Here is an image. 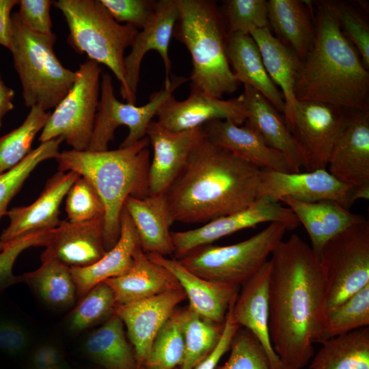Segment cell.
<instances>
[{
	"instance_id": "obj_18",
	"label": "cell",
	"mask_w": 369,
	"mask_h": 369,
	"mask_svg": "<svg viewBox=\"0 0 369 369\" xmlns=\"http://www.w3.org/2000/svg\"><path fill=\"white\" fill-rule=\"evenodd\" d=\"M187 299L182 288L136 301L116 305L114 313L126 327L137 362L143 365L158 331L176 306Z\"/></svg>"
},
{
	"instance_id": "obj_2",
	"label": "cell",
	"mask_w": 369,
	"mask_h": 369,
	"mask_svg": "<svg viewBox=\"0 0 369 369\" xmlns=\"http://www.w3.org/2000/svg\"><path fill=\"white\" fill-rule=\"evenodd\" d=\"M262 169L205 137L165 193L172 221L205 224L258 199Z\"/></svg>"
},
{
	"instance_id": "obj_27",
	"label": "cell",
	"mask_w": 369,
	"mask_h": 369,
	"mask_svg": "<svg viewBox=\"0 0 369 369\" xmlns=\"http://www.w3.org/2000/svg\"><path fill=\"white\" fill-rule=\"evenodd\" d=\"M295 215L307 231L311 248L318 258L325 245L333 237L366 219L353 213L338 202L323 200L314 202L299 201L289 196L279 200Z\"/></svg>"
},
{
	"instance_id": "obj_7",
	"label": "cell",
	"mask_w": 369,
	"mask_h": 369,
	"mask_svg": "<svg viewBox=\"0 0 369 369\" xmlns=\"http://www.w3.org/2000/svg\"><path fill=\"white\" fill-rule=\"evenodd\" d=\"M12 38L10 51L19 77L24 103L47 111L55 108L72 87L76 71L64 67L53 46L56 36L43 35L28 29L18 12L12 15Z\"/></svg>"
},
{
	"instance_id": "obj_21",
	"label": "cell",
	"mask_w": 369,
	"mask_h": 369,
	"mask_svg": "<svg viewBox=\"0 0 369 369\" xmlns=\"http://www.w3.org/2000/svg\"><path fill=\"white\" fill-rule=\"evenodd\" d=\"M103 228L104 217L83 222L61 221L51 231L41 258L54 259L70 268L91 265L107 252Z\"/></svg>"
},
{
	"instance_id": "obj_33",
	"label": "cell",
	"mask_w": 369,
	"mask_h": 369,
	"mask_svg": "<svg viewBox=\"0 0 369 369\" xmlns=\"http://www.w3.org/2000/svg\"><path fill=\"white\" fill-rule=\"evenodd\" d=\"M124 323L115 314L85 340V355L103 369H138L133 348L125 336Z\"/></svg>"
},
{
	"instance_id": "obj_35",
	"label": "cell",
	"mask_w": 369,
	"mask_h": 369,
	"mask_svg": "<svg viewBox=\"0 0 369 369\" xmlns=\"http://www.w3.org/2000/svg\"><path fill=\"white\" fill-rule=\"evenodd\" d=\"M41 260L38 269L21 275L23 282L49 305L60 309L70 307L77 295L70 268L54 259Z\"/></svg>"
},
{
	"instance_id": "obj_52",
	"label": "cell",
	"mask_w": 369,
	"mask_h": 369,
	"mask_svg": "<svg viewBox=\"0 0 369 369\" xmlns=\"http://www.w3.org/2000/svg\"><path fill=\"white\" fill-rule=\"evenodd\" d=\"M18 0H0V45L10 49L12 38L11 12Z\"/></svg>"
},
{
	"instance_id": "obj_9",
	"label": "cell",
	"mask_w": 369,
	"mask_h": 369,
	"mask_svg": "<svg viewBox=\"0 0 369 369\" xmlns=\"http://www.w3.org/2000/svg\"><path fill=\"white\" fill-rule=\"evenodd\" d=\"M318 261L326 292V314L369 284V222L355 224L329 240Z\"/></svg>"
},
{
	"instance_id": "obj_17",
	"label": "cell",
	"mask_w": 369,
	"mask_h": 369,
	"mask_svg": "<svg viewBox=\"0 0 369 369\" xmlns=\"http://www.w3.org/2000/svg\"><path fill=\"white\" fill-rule=\"evenodd\" d=\"M329 172L353 187L369 186V112L348 111L331 152Z\"/></svg>"
},
{
	"instance_id": "obj_31",
	"label": "cell",
	"mask_w": 369,
	"mask_h": 369,
	"mask_svg": "<svg viewBox=\"0 0 369 369\" xmlns=\"http://www.w3.org/2000/svg\"><path fill=\"white\" fill-rule=\"evenodd\" d=\"M227 56L237 81L262 94L281 113L285 102L283 94L269 77L259 48L250 34L228 35Z\"/></svg>"
},
{
	"instance_id": "obj_36",
	"label": "cell",
	"mask_w": 369,
	"mask_h": 369,
	"mask_svg": "<svg viewBox=\"0 0 369 369\" xmlns=\"http://www.w3.org/2000/svg\"><path fill=\"white\" fill-rule=\"evenodd\" d=\"M183 309H176L156 333L143 364L145 369H176L183 360Z\"/></svg>"
},
{
	"instance_id": "obj_34",
	"label": "cell",
	"mask_w": 369,
	"mask_h": 369,
	"mask_svg": "<svg viewBox=\"0 0 369 369\" xmlns=\"http://www.w3.org/2000/svg\"><path fill=\"white\" fill-rule=\"evenodd\" d=\"M309 369H369V327L323 341Z\"/></svg>"
},
{
	"instance_id": "obj_47",
	"label": "cell",
	"mask_w": 369,
	"mask_h": 369,
	"mask_svg": "<svg viewBox=\"0 0 369 369\" xmlns=\"http://www.w3.org/2000/svg\"><path fill=\"white\" fill-rule=\"evenodd\" d=\"M113 19L143 28L154 13V0H100Z\"/></svg>"
},
{
	"instance_id": "obj_51",
	"label": "cell",
	"mask_w": 369,
	"mask_h": 369,
	"mask_svg": "<svg viewBox=\"0 0 369 369\" xmlns=\"http://www.w3.org/2000/svg\"><path fill=\"white\" fill-rule=\"evenodd\" d=\"M66 361L62 351L53 344H44L33 351L29 359V366L41 368Z\"/></svg>"
},
{
	"instance_id": "obj_53",
	"label": "cell",
	"mask_w": 369,
	"mask_h": 369,
	"mask_svg": "<svg viewBox=\"0 0 369 369\" xmlns=\"http://www.w3.org/2000/svg\"><path fill=\"white\" fill-rule=\"evenodd\" d=\"M14 91L8 87L0 74V127L5 115L14 109Z\"/></svg>"
},
{
	"instance_id": "obj_39",
	"label": "cell",
	"mask_w": 369,
	"mask_h": 369,
	"mask_svg": "<svg viewBox=\"0 0 369 369\" xmlns=\"http://www.w3.org/2000/svg\"><path fill=\"white\" fill-rule=\"evenodd\" d=\"M369 325V284L326 314L318 343Z\"/></svg>"
},
{
	"instance_id": "obj_44",
	"label": "cell",
	"mask_w": 369,
	"mask_h": 369,
	"mask_svg": "<svg viewBox=\"0 0 369 369\" xmlns=\"http://www.w3.org/2000/svg\"><path fill=\"white\" fill-rule=\"evenodd\" d=\"M67 220L83 222L104 217L102 202L92 184L79 176L66 194Z\"/></svg>"
},
{
	"instance_id": "obj_10",
	"label": "cell",
	"mask_w": 369,
	"mask_h": 369,
	"mask_svg": "<svg viewBox=\"0 0 369 369\" xmlns=\"http://www.w3.org/2000/svg\"><path fill=\"white\" fill-rule=\"evenodd\" d=\"M76 73L72 87L51 113L38 140L44 143L61 137L72 150L85 151L93 133L102 72L99 64L89 59Z\"/></svg>"
},
{
	"instance_id": "obj_55",
	"label": "cell",
	"mask_w": 369,
	"mask_h": 369,
	"mask_svg": "<svg viewBox=\"0 0 369 369\" xmlns=\"http://www.w3.org/2000/svg\"><path fill=\"white\" fill-rule=\"evenodd\" d=\"M5 243H3L0 239V251L3 249Z\"/></svg>"
},
{
	"instance_id": "obj_5",
	"label": "cell",
	"mask_w": 369,
	"mask_h": 369,
	"mask_svg": "<svg viewBox=\"0 0 369 369\" xmlns=\"http://www.w3.org/2000/svg\"><path fill=\"white\" fill-rule=\"evenodd\" d=\"M178 17L173 36L189 52L191 88L223 98L238 89L230 66L228 33L220 8L211 0H176Z\"/></svg>"
},
{
	"instance_id": "obj_23",
	"label": "cell",
	"mask_w": 369,
	"mask_h": 369,
	"mask_svg": "<svg viewBox=\"0 0 369 369\" xmlns=\"http://www.w3.org/2000/svg\"><path fill=\"white\" fill-rule=\"evenodd\" d=\"M242 102L246 126L254 130L271 148L286 159L290 172H299L302 160L284 116L258 90L244 85Z\"/></svg>"
},
{
	"instance_id": "obj_45",
	"label": "cell",
	"mask_w": 369,
	"mask_h": 369,
	"mask_svg": "<svg viewBox=\"0 0 369 369\" xmlns=\"http://www.w3.org/2000/svg\"><path fill=\"white\" fill-rule=\"evenodd\" d=\"M51 231L37 232L18 237L7 243L0 251V293L7 288L23 282L21 276L13 273L14 264L18 256L32 247L46 246Z\"/></svg>"
},
{
	"instance_id": "obj_49",
	"label": "cell",
	"mask_w": 369,
	"mask_h": 369,
	"mask_svg": "<svg viewBox=\"0 0 369 369\" xmlns=\"http://www.w3.org/2000/svg\"><path fill=\"white\" fill-rule=\"evenodd\" d=\"M51 0H20L18 16L31 31L43 35H51L52 21L50 16Z\"/></svg>"
},
{
	"instance_id": "obj_24",
	"label": "cell",
	"mask_w": 369,
	"mask_h": 369,
	"mask_svg": "<svg viewBox=\"0 0 369 369\" xmlns=\"http://www.w3.org/2000/svg\"><path fill=\"white\" fill-rule=\"evenodd\" d=\"M269 260L247 282L231 306L232 318L251 331L264 348L273 369H284L272 346L269 329Z\"/></svg>"
},
{
	"instance_id": "obj_15",
	"label": "cell",
	"mask_w": 369,
	"mask_h": 369,
	"mask_svg": "<svg viewBox=\"0 0 369 369\" xmlns=\"http://www.w3.org/2000/svg\"><path fill=\"white\" fill-rule=\"evenodd\" d=\"M146 136L153 149L149 168V195L165 194L206 135L202 126L172 131L152 120L148 126Z\"/></svg>"
},
{
	"instance_id": "obj_56",
	"label": "cell",
	"mask_w": 369,
	"mask_h": 369,
	"mask_svg": "<svg viewBox=\"0 0 369 369\" xmlns=\"http://www.w3.org/2000/svg\"><path fill=\"white\" fill-rule=\"evenodd\" d=\"M138 369H145L143 365H140Z\"/></svg>"
},
{
	"instance_id": "obj_54",
	"label": "cell",
	"mask_w": 369,
	"mask_h": 369,
	"mask_svg": "<svg viewBox=\"0 0 369 369\" xmlns=\"http://www.w3.org/2000/svg\"><path fill=\"white\" fill-rule=\"evenodd\" d=\"M27 369H71V368L70 366L66 363V361H64L63 363L54 365V366L41 367V368L28 367Z\"/></svg>"
},
{
	"instance_id": "obj_16",
	"label": "cell",
	"mask_w": 369,
	"mask_h": 369,
	"mask_svg": "<svg viewBox=\"0 0 369 369\" xmlns=\"http://www.w3.org/2000/svg\"><path fill=\"white\" fill-rule=\"evenodd\" d=\"M157 122L172 131H182L202 126L215 120H230L241 125L246 113L239 96L228 100L217 98L191 88L189 96L178 100L170 95L156 112Z\"/></svg>"
},
{
	"instance_id": "obj_11",
	"label": "cell",
	"mask_w": 369,
	"mask_h": 369,
	"mask_svg": "<svg viewBox=\"0 0 369 369\" xmlns=\"http://www.w3.org/2000/svg\"><path fill=\"white\" fill-rule=\"evenodd\" d=\"M188 81L189 78L182 76H171L169 80H165L160 90L150 96L146 104L137 106L118 100L114 93L111 74L102 72L99 102L87 150H108L109 143L114 139L116 128L122 125L128 128V133L120 148L130 146L145 137L148 124L163 102Z\"/></svg>"
},
{
	"instance_id": "obj_38",
	"label": "cell",
	"mask_w": 369,
	"mask_h": 369,
	"mask_svg": "<svg viewBox=\"0 0 369 369\" xmlns=\"http://www.w3.org/2000/svg\"><path fill=\"white\" fill-rule=\"evenodd\" d=\"M50 115L33 106L18 127L0 137V174L16 166L31 152L35 137L42 131Z\"/></svg>"
},
{
	"instance_id": "obj_12",
	"label": "cell",
	"mask_w": 369,
	"mask_h": 369,
	"mask_svg": "<svg viewBox=\"0 0 369 369\" xmlns=\"http://www.w3.org/2000/svg\"><path fill=\"white\" fill-rule=\"evenodd\" d=\"M348 110L314 101H297L290 132L307 172L327 168Z\"/></svg>"
},
{
	"instance_id": "obj_19",
	"label": "cell",
	"mask_w": 369,
	"mask_h": 369,
	"mask_svg": "<svg viewBox=\"0 0 369 369\" xmlns=\"http://www.w3.org/2000/svg\"><path fill=\"white\" fill-rule=\"evenodd\" d=\"M79 176L76 172H60L46 182L40 196L31 204L8 210L10 223L0 239L7 243L21 236L51 231L59 226V208L70 187Z\"/></svg>"
},
{
	"instance_id": "obj_4",
	"label": "cell",
	"mask_w": 369,
	"mask_h": 369,
	"mask_svg": "<svg viewBox=\"0 0 369 369\" xmlns=\"http://www.w3.org/2000/svg\"><path fill=\"white\" fill-rule=\"evenodd\" d=\"M146 136L130 146L113 150L59 152V171L76 172L92 184L104 206L103 243L106 251L118 241L120 217L128 197L149 195L150 151Z\"/></svg>"
},
{
	"instance_id": "obj_48",
	"label": "cell",
	"mask_w": 369,
	"mask_h": 369,
	"mask_svg": "<svg viewBox=\"0 0 369 369\" xmlns=\"http://www.w3.org/2000/svg\"><path fill=\"white\" fill-rule=\"evenodd\" d=\"M30 344L27 329L19 322L0 317V351L12 358L25 355Z\"/></svg>"
},
{
	"instance_id": "obj_50",
	"label": "cell",
	"mask_w": 369,
	"mask_h": 369,
	"mask_svg": "<svg viewBox=\"0 0 369 369\" xmlns=\"http://www.w3.org/2000/svg\"><path fill=\"white\" fill-rule=\"evenodd\" d=\"M239 328V325L232 318L230 307L226 314L222 334L217 346L206 357L192 369H215L219 360L230 349L232 340Z\"/></svg>"
},
{
	"instance_id": "obj_1",
	"label": "cell",
	"mask_w": 369,
	"mask_h": 369,
	"mask_svg": "<svg viewBox=\"0 0 369 369\" xmlns=\"http://www.w3.org/2000/svg\"><path fill=\"white\" fill-rule=\"evenodd\" d=\"M269 282V335L284 369H303L314 355L326 316L318 258L297 234L273 251Z\"/></svg>"
},
{
	"instance_id": "obj_3",
	"label": "cell",
	"mask_w": 369,
	"mask_h": 369,
	"mask_svg": "<svg viewBox=\"0 0 369 369\" xmlns=\"http://www.w3.org/2000/svg\"><path fill=\"white\" fill-rule=\"evenodd\" d=\"M369 74L341 30L327 3L318 8L315 38L301 60L295 86L297 101H314L348 111L368 110Z\"/></svg>"
},
{
	"instance_id": "obj_41",
	"label": "cell",
	"mask_w": 369,
	"mask_h": 369,
	"mask_svg": "<svg viewBox=\"0 0 369 369\" xmlns=\"http://www.w3.org/2000/svg\"><path fill=\"white\" fill-rule=\"evenodd\" d=\"M116 303L111 288L101 282L93 287L70 314L68 327L80 332L99 322L108 319L114 313Z\"/></svg>"
},
{
	"instance_id": "obj_8",
	"label": "cell",
	"mask_w": 369,
	"mask_h": 369,
	"mask_svg": "<svg viewBox=\"0 0 369 369\" xmlns=\"http://www.w3.org/2000/svg\"><path fill=\"white\" fill-rule=\"evenodd\" d=\"M286 230L284 224L272 222L241 242L225 246L205 245L177 260L189 271L203 279L240 286L269 260Z\"/></svg>"
},
{
	"instance_id": "obj_25",
	"label": "cell",
	"mask_w": 369,
	"mask_h": 369,
	"mask_svg": "<svg viewBox=\"0 0 369 369\" xmlns=\"http://www.w3.org/2000/svg\"><path fill=\"white\" fill-rule=\"evenodd\" d=\"M202 127L208 140L261 169L290 172L285 156L269 146L249 126L238 125L230 120H215Z\"/></svg>"
},
{
	"instance_id": "obj_22",
	"label": "cell",
	"mask_w": 369,
	"mask_h": 369,
	"mask_svg": "<svg viewBox=\"0 0 369 369\" xmlns=\"http://www.w3.org/2000/svg\"><path fill=\"white\" fill-rule=\"evenodd\" d=\"M146 255L176 279L189 301L188 307L192 311L211 323H224L230 308L237 298L239 286L203 279L189 271L176 258Z\"/></svg>"
},
{
	"instance_id": "obj_37",
	"label": "cell",
	"mask_w": 369,
	"mask_h": 369,
	"mask_svg": "<svg viewBox=\"0 0 369 369\" xmlns=\"http://www.w3.org/2000/svg\"><path fill=\"white\" fill-rule=\"evenodd\" d=\"M223 324L211 323L200 317L189 307L184 308V354L182 362L177 369H192L206 357L219 342Z\"/></svg>"
},
{
	"instance_id": "obj_32",
	"label": "cell",
	"mask_w": 369,
	"mask_h": 369,
	"mask_svg": "<svg viewBox=\"0 0 369 369\" xmlns=\"http://www.w3.org/2000/svg\"><path fill=\"white\" fill-rule=\"evenodd\" d=\"M267 2L269 23L277 35L275 37L302 60L312 49L315 38L310 3L298 0Z\"/></svg>"
},
{
	"instance_id": "obj_30",
	"label": "cell",
	"mask_w": 369,
	"mask_h": 369,
	"mask_svg": "<svg viewBox=\"0 0 369 369\" xmlns=\"http://www.w3.org/2000/svg\"><path fill=\"white\" fill-rule=\"evenodd\" d=\"M114 295L116 305L149 298L181 288L165 268L152 261L139 249L131 269L125 273L106 279Z\"/></svg>"
},
{
	"instance_id": "obj_43",
	"label": "cell",
	"mask_w": 369,
	"mask_h": 369,
	"mask_svg": "<svg viewBox=\"0 0 369 369\" xmlns=\"http://www.w3.org/2000/svg\"><path fill=\"white\" fill-rule=\"evenodd\" d=\"M229 350L227 361L215 369H273L264 348L245 328L237 330Z\"/></svg>"
},
{
	"instance_id": "obj_42",
	"label": "cell",
	"mask_w": 369,
	"mask_h": 369,
	"mask_svg": "<svg viewBox=\"0 0 369 369\" xmlns=\"http://www.w3.org/2000/svg\"><path fill=\"white\" fill-rule=\"evenodd\" d=\"M220 10L228 35L249 34L269 25L266 0H227L223 2Z\"/></svg>"
},
{
	"instance_id": "obj_46",
	"label": "cell",
	"mask_w": 369,
	"mask_h": 369,
	"mask_svg": "<svg viewBox=\"0 0 369 369\" xmlns=\"http://www.w3.org/2000/svg\"><path fill=\"white\" fill-rule=\"evenodd\" d=\"M342 31L361 56L364 66L369 67V27L351 8L340 3H327Z\"/></svg>"
},
{
	"instance_id": "obj_14",
	"label": "cell",
	"mask_w": 369,
	"mask_h": 369,
	"mask_svg": "<svg viewBox=\"0 0 369 369\" xmlns=\"http://www.w3.org/2000/svg\"><path fill=\"white\" fill-rule=\"evenodd\" d=\"M355 187L336 178L326 168L306 172L262 169L258 198L279 202L284 196L305 202L333 200L349 209L356 201Z\"/></svg>"
},
{
	"instance_id": "obj_13",
	"label": "cell",
	"mask_w": 369,
	"mask_h": 369,
	"mask_svg": "<svg viewBox=\"0 0 369 369\" xmlns=\"http://www.w3.org/2000/svg\"><path fill=\"white\" fill-rule=\"evenodd\" d=\"M265 222H279L288 230L296 229L299 222L293 212L279 202L258 198L247 208L212 220L202 226L185 231L172 232L174 254L180 259L193 249L243 229Z\"/></svg>"
},
{
	"instance_id": "obj_20",
	"label": "cell",
	"mask_w": 369,
	"mask_h": 369,
	"mask_svg": "<svg viewBox=\"0 0 369 369\" xmlns=\"http://www.w3.org/2000/svg\"><path fill=\"white\" fill-rule=\"evenodd\" d=\"M178 17L176 0L156 1L153 14L138 32L130 53L124 58L126 81L133 97L137 98L143 58L150 51L159 53L163 62L165 80L170 79L172 62L169 47Z\"/></svg>"
},
{
	"instance_id": "obj_40",
	"label": "cell",
	"mask_w": 369,
	"mask_h": 369,
	"mask_svg": "<svg viewBox=\"0 0 369 369\" xmlns=\"http://www.w3.org/2000/svg\"><path fill=\"white\" fill-rule=\"evenodd\" d=\"M62 141L64 139L58 137L40 143L19 164L0 174V219L6 215L10 202L36 167L46 160L55 159L59 154Z\"/></svg>"
},
{
	"instance_id": "obj_28",
	"label": "cell",
	"mask_w": 369,
	"mask_h": 369,
	"mask_svg": "<svg viewBox=\"0 0 369 369\" xmlns=\"http://www.w3.org/2000/svg\"><path fill=\"white\" fill-rule=\"evenodd\" d=\"M137 232L142 251L162 256L174 254L170 226L172 219L165 194L143 199L128 197L124 202Z\"/></svg>"
},
{
	"instance_id": "obj_26",
	"label": "cell",
	"mask_w": 369,
	"mask_h": 369,
	"mask_svg": "<svg viewBox=\"0 0 369 369\" xmlns=\"http://www.w3.org/2000/svg\"><path fill=\"white\" fill-rule=\"evenodd\" d=\"M120 228L118 241L100 259L87 266L70 268L79 297H84L97 284L125 273L132 266L136 254L141 248L136 229L124 206Z\"/></svg>"
},
{
	"instance_id": "obj_29",
	"label": "cell",
	"mask_w": 369,
	"mask_h": 369,
	"mask_svg": "<svg viewBox=\"0 0 369 369\" xmlns=\"http://www.w3.org/2000/svg\"><path fill=\"white\" fill-rule=\"evenodd\" d=\"M249 34L259 48L266 72L283 94L285 102L283 116L290 131L297 102L294 90L301 60L273 36L269 27L254 30Z\"/></svg>"
},
{
	"instance_id": "obj_6",
	"label": "cell",
	"mask_w": 369,
	"mask_h": 369,
	"mask_svg": "<svg viewBox=\"0 0 369 369\" xmlns=\"http://www.w3.org/2000/svg\"><path fill=\"white\" fill-rule=\"evenodd\" d=\"M53 5L65 18L71 47L109 68L120 82L122 97L136 105L126 81L124 52L132 46L138 29L116 22L100 0H58Z\"/></svg>"
}]
</instances>
